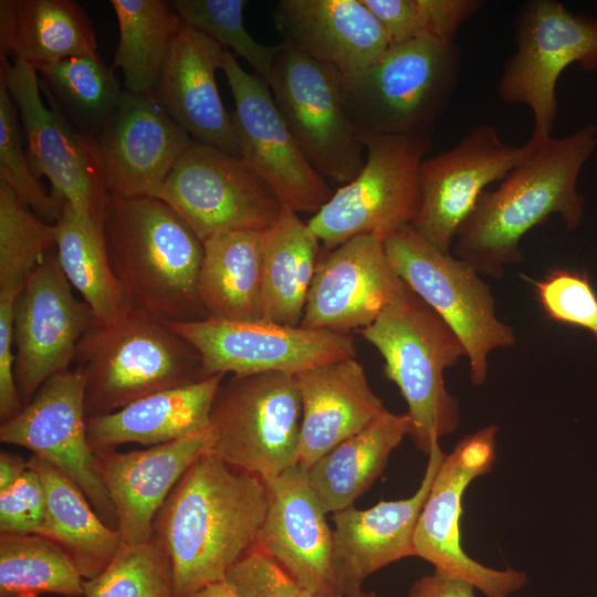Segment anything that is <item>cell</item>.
Instances as JSON below:
<instances>
[{
  "label": "cell",
  "mask_w": 597,
  "mask_h": 597,
  "mask_svg": "<svg viewBox=\"0 0 597 597\" xmlns=\"http://www.w3.org/2000/svg\"><path fill=\"white\" fill-rule=\"evenodd\" d=\"M266 510L263 479L202 452L153 524V536L170 561L176 597H190L226 580L231 567L256 545Z\"/></svg>",
  "instance_id": "obj_1"
},
{
  "label": "cell",
  "mask_w": 597,
  "mask_h": 597,
  "mask_svg": "<svg viewBox=\"0 0 597 597\" xmlns=\"http://www.w3.org/2000/svg\"><path fill=\"white\" fill-rule=\"evenodd\" d=\"M494 190H485L459 230L454 255L481 275L500 276L522 259L520 243L534 227L558 214L568 229L583 219L578 177L597 148V126L564 137L534 136Z\"/></svg>",
  "instance_id": "obj_2"
},
{
  "label": "cell",
  "mask_w": 597,
  "mask_h": 597,
  "mask_svg": "<svg viewBox=\"0 0 597 597\" xmlns=\"http://www.w3.org/2000/svg\"><path fill=\"white\" fill-rule=\"evenodd\" d=\"M103 227L133 307L165 323L207 317L198 296L203 243L169 205L157 197L111 196Z\"/></svg>",
  "instance_id": "obj_3"
},
{
  "label": "cell",
  "mask_w": 597,
  "mask_h": 597,
  "mask_svg": "<svg viewBox=\"0 0 597 597\" xmlns=\"http://www.w3.org/2000/svg\"><path fill=\"white\" fill-rule=\"evenodd\" d=\"M74 363L85 380L87 417L205 378L196 348L135 307L114 323L94 324L78 342Z\"/></svg>",
  "instance_id": "obj_4"
},
{
  "label": "cell",
  "mask_w": 597,
  "mask_h": 597,
  "mask_svg": "<svg viewBox=\"0 0 597 597\" xmlns=\"http://www.w3.org/2000/svg\"><path fill=\"white\" fill-rule=\"evenodd\" d=\"M384 358V374L404 397L410 438L429 454L460 425V406L446 388L444 371L465 357L453 331L407 290L369 326L359 331Z\"/></svg>",
  "instance_id": "obj_5"
},
{
  "label": "cell",
  "mask_w": 597,
  "mask_h": 597,
  "mask_svg": "<svg viewBox=\"0 0 597 597\" xmlns=\"http://www.w3.org/2000/svg\"><path fill=\"white\" fill-rule=\"evenodd\" d=\"M460 60L454 42L427 36L390 45L368 69L343 76L346 109L359 135L431 132L450 102Z\"/></svg>",
  "instance_id": "obj_6"
},
{
  "label": "cell",
  "mask_w": 597,
  "mask_h": 597,
  "mask_svg": "<svg viewBox=\"0 0 597 597\" xmlns=\"http://www.w3.org/2000/svg\"><path fill=\"white\" fill-rule=\"evenodd\" d=\"M365 163L307 221L325 249L358 237L385 240L411 226L420 206V167L431 132L364 135Z\"/></svg>",
  "instance_id": "obj_7"
},
{
  "label": "cell",
  "mask_w": 597,
  "mask_h": 597,
  "mask_svg": "<svg viewBox=\"0 0 597 597\" xmlns=\"http://www.w3.org/2000/svg\"><path fill=\"white\" fill-rule=\"evenodd\" d=\"M387 258L406 286L461 341L470 380L484 384L489 356L516 343L514 329L496 313L490 285L468 262L441 252L407 226L384 240Z\"/></svg>",
  "instance_id": "obj_8"
},
{
  "label": "cell",
  "mask_w": 597,
  "mask_h": 597,
  "mask_svg": "<svg viewBox=\"0 0 597 597\" xmlns=\"http://www.w3.org/2000/svg\"><path fill=\"white\" fill-rule=\"evenodd\" d=\"M301 421L294 374L232 375L212 404L208 451L263 480L276 476L298 464Z\"/></svg>",
  "instance_id": "obj_9"
},
{
  "label": "cell",
  "mask_w": 597,
  "mask_h": 597,
  "mask_svg": "<svg viewBox=\"0 0 597 597\" xmlns=\"http://www.w3.org/2000/svg\"><path fill=\"white\" fill-rule=\"evenodd\" d=\"M266 83L312 167L328 182H349L366 155L346 109L343 74L283 41Z\"/></svg>",
  "instance_id": "obj_10"
},
{
  "label": "cell",
  "mask_w": 597,
  "mask_h": 597,
  "mask_svg": "<svg viewBox=\"0 0 597 597\" xmlns=\"http://www.w3.org/2000/svg\"><path fill=\"white\" fill-rule=\"evenodd\" d=\"M515 41L498 95L532 111V135H552L558 112L556 85L563 71L572 64L597 71V17L574 13L559 1L531 0L517 15Z\"/></svg>",
  "instance_id": "obj_11"
},
{
  "label": "cell",
  "mask_w": 597,
  "mask_h": 597,
  "mask_svg": "<svg viewBox=\"0 0 597 597\" xmlns=\"http://www.w3.org/2000/svg\"><path fill=\"white\" fill-rule=\"evenodd\" d=\"M157 198L169 205L202 242L220 231L263 232L285 207L242 157L195 140Z\"/></svg>",
  "instance_id": "obj_12"
},
{
  "label": "cell",
  "mask_w": 597,
  "mask_h": 597,
  "mask_svg": "<svg viewBox=\"0 0 597 597\" xmlns=\"http://www.w3.org/2000/svg\"><path fill=\"white\" fill-rule=\"evenodd\" d=\"M0 82L18 109L34 176L50 181L54 198L103 222L111 196L93 139L75 129L52 102L44 104L34 66L1 59Z\"/></svg>",
  "instance_id": "obj_13"
},
{
  "label": "cell",
  "mask_w": 597,
  "mask_h": 597,
  "mask_svg": "<svg viewBox=\"0 0 597 597\" xmlns=\"http://www.w3.org/2000/svg\"><path fill=\"white\" fill-rule=\"evenodd\" d=\"M496 434V426H486L444 454L417 522L415 547L434 570L467 580L485 597H509L526 585L527 575L480 564L463 551L460 534L463 494L474 479L492 469Z\"/></svg>",
  "instance_id": "obj_14"
},
{
  "label": "cell",
  "mask_w": 597,
  "mask_h": 597,
  "mask_svg": "<svg viewBox=\"0 0 597 597\" xmlns=\"http://www.w3.org/2000/svg\"><path fill=\"white\" fill-rule=\"evenodd\" d=\"M167 324L199 353L205 378L217 374H295L313 366L355 358L357 354L350 334L268 321L206 317Z\"/></svg>",
  "instance_id": "obj_15"
},
{
  "label": "cell",
  "mask_w": 597,
  "mask_h": 597,
  "mask_svg": "<svg viewBox=\"0 0 597 597\" xmlns=\"http://www.w3.org/2000/svg\"><path fill=\"white\" fill-rule=\"evenodd\" d=\"M221 71L234 101L231 115L240 156L270 185L283 206L296 213L315 214L334 191L303 155L268 83L247 72L229 50Z\"/></svg>",
  "instance_id": "obj_16"
},
{
  "label": "cell",
  "mask_w": 597,
  "mask_h": 597,
  "mask_svg": "<svg viewBox=\"0 0 597 597\" xmlns=\"http://www.w3.org/2000/svg\"><path fill=\"white\" fill-rule=\"evenodd\" d=\"M96 323L74 296L54 244L14 303V378L23 406L49 378L70 369L78 342Z\"/></svg>",
  "instance_id": "obj_17"
},
{
  "label": "cell",
  "mask_w": 597,
  "mask_h": 597,
  "mask_svg": "<svg viewBox=\"0 0 597 597\" xmlns=\"http://www.w3.org/2000/svg\"><path fill=\"white\" fill-rule=\"evenodd\" d=\"M85 380L77 369L49 378L20 412L0 426L3 443L29 449L67 475L102 520L117 530V517L97 471L87 438Z\"/></svg>",
  "instance_id": "obj_18"
},
{
  "label": "cell",
  "mask_w": 597,
  "mask_h": 597,
  "mask_svg": "<svg viewBox=\"0 0 597 597\" xmlns=\"http://www.w3.org/2000/svg\"><path fill=\"white\" fill-rule=\"evenodd\" d=\"M522 151V146L506 144L494 126L480 124L449 150L425 158L412 228L432 247L449 253L481 195L509 174Z\"/></svg>",
  "instance_id": "obj_19"
},
{
  "label": "cell",
  "mask_w": 597,
  "mask_h": 597,
  "mask_svg": "<svg viewBox=\"0 0 597 597\" xmlns=\"http://www.w3.org/2000/svg\"><path fill=\"white\" fill-rule=\"evenodd\" d=\"M105 187L113 197H157L193 139L151 93L124 90L119 105L92 138Z\"/></svg>",
  "instance_id": "obj_20"
},
{
  "label": "cell",
  "mask_w": 597,
  "mask_h": 597,
  "mask_svg": "<svg viewBox=\"0 0 597 597\" xmlns=\"http://www.w3.org/2000/svg\"><path fill=\"white\" fill-rule=\"evenodd\" d=\"M406 290L383 239L352 238L320 254L300 326L338 334L362 331Z\"/></svg>",
  "instance_id": "obj_21"
},
{
  "label": "cell",
  "mask_w": 597,
  "mask_h": 597,
  "mask_svg": "<svg viewBox=\"0 0 597 597\" xmlns=\"http://www.w3.org/2000/svg\"><path fill=\"white\" fill-rule=\"evenodd\" d=\"M444 452L436 443L423 478L409 498L380 501L359 510L354 505L333 514V568L342 597H376L363 584L380 568L417 556L415 532Z\"/></svg>",
  "instance_id": "obj_22"
},
{
  "label": "cell",
  "mask_w": 597,
  "mask_h": 597,
  "mask_svg": "<svg viewBox=\"0 0 597 597\" xmlns=\"http://www.w3.org/2000/svg\"><path fill=\"white\" fill-rule=\"evenodd\" d=\"M268 510L256 546L320 597H342L333 568V530L306 470L296 464L263 480Z\"/></svg>",
  "instance_id": "obj_23"
},
{
  "label": "cell",
  "mask_w": 597,
  "mask_h": 597,
  "mask_svg": "<svg viewBox=\"0 0 597 597\" xmlns=\"http://www.w3.org/2000/svg\"><path fill=\"white\" fill-rule=\"evenodd\" d=\"M210 447L209 430L144 450H96L97 471L117 517L123 544L147 542L165 500L191 463Z\"/></svg>",
  "instance_id": "obj_24"
},
{
  "label": "cell",
  "mask_w": 597,
  "mask_h": 597,
  "mask_svg": "<svg viewBox=\"0 0 597 597\" xmlns=\"http://www.w3.org/2000/svg\"><path fill=\"white\" fill-rule=\"evenodd\" d=\"M224 52L182 22L151 94L195 142L240 156L232 115L222 103L216 81Z\"/></svg>",
  "instance_id": "obj_25"
},
{
  "label": "cell",
  "mask_w": 597,
  "mask_h": 597,
  "mask_svg": "<svg viewBox=\"0 0 597 597\" xmlns=\"http://www.w3.org/2000/svg\"><path fill=\"white\" fill-rule=\"evenodd\" d=\"M294 377L302 401L297 461L304 469L388 411L356 357L313 366Z\"/></svg>",
  "instance_id": "obj_26"
},
{
  "label": "cell",
  "mask_w": 597,
  "mask_h": 597,
  "mask_svg": "<svg viewBox=\"0 0 597 597\" xmlns=\"http://www.w3.org/2000/svg\"><path fill=\"white\" fill-rule=\"evenodd\" d=\"M273 20L284 41L343 76L368 69L390 46L362 0H281Z\"/></svg>",
  "instance_id": "obj_27"
},
{
  "label": "cell",
  "mask_w": 597,
  "mask_h": 597,
  "mask_svg": "<svg viewBox=\"0 0 597 597\" xmlns=\"http://www.w3.org/2000/svg\"><path fill=\"white\" fill-rule=\"evenodd\" d=\"M226 375L143 397L113 412L86 418L94 451L125 443H169L209 428L212 404Z\"/></svg>",
  "instance_id": "obj_28"
},
{
  "label": "cell",
  "mask_w": 597,
  "mask_h": 597,
  "mask_svg": "<svg viewBox=\"0 0 597 597\" xmlns=\"http://www.w3.org/2000/svg\"><path fill=\"white\" fill-rule=\"evenodd\" d=\"M96 50L94 27L77 2L0 1V60L11 56L38 69Z\"/></svg>",
  "instance_id": "obj_29"
},
{
  "label": "cell",
  "mask_w": 597,
  "mask_h": 597,
  "mask_svg": "<svg viewBox=\"0 0 597 597\" xmlns=\"http://www.w3.org/2000/svg\"><path fill=\"white\" fill-rule=\"evenodd\" d=\"M28 463L45 491V514L36 534L57 544L84 579L94 578L122 546L119 532L102 520L83 491L56 467L36 455Z\"/></svg>",
  "instance_id": "obj_30"
},
{
  "label": "cell",
  "mask_w": 597,
  "mask_h": 597,
  "mask_svg": "<svg viewBox=\"0 0 597 597\" xmlns=\"http://www.w3.org/2000/svg\"><path fill=\"white\" fill-rule=\"evenodd\" d=\"M202 243L198 296L207 317L263 321L262 232L220 231Z\"/></svg>",
  "instance_id": "obj_31"
},
{
  "label": "cell",
  "mask_w": 597,
  "mask_h": 597,
  "mask_svg": "<svg viewBox=\"0 0 597 597\" xmlns=\"http://www.w3.org/2000/svg\"><path fill=\"white\" fill-rule=\"evenodd\" d=\"M406 413L387 411L362 432L343 441L306 470L326 513L353 506L381 475L390 454L410 434Z\"/></svg>",
  "instance_id": "obj_32"
},
{
  "label": "cell",
  "mask_w": 597,
  "mask_h": 597,
  "mask_svg": "<svg viewBox=\"0 0 597 597\" xmlns=\"http://www.w3.org/2000/svg\"><path fill=\"white\" fill-rule=\"evenodd\" d=\"M262 245L263 321L300 326L321 242L298 213L284 207L262 232Z\"/></svg>",
  "instance_id": "obj_33"
},
{
  "label": "cell",
  "mask_w": 597,
  "mask_h": 597,
  "mask_svg": "<svg viewBox=\"0 0 597 597\" xmlns=\"http://www.w3.org/2000/svg\"><path fill=\"white\" fill-rule=\"evenodd\" d=\"M54 229L61 270L90 306L97 324L123 317L133 306L112 266L103 222L64 202Z\"/></svg>",
  "instance_id": "obj_34"
},
{
  "label": "cell",
  "mask_w": 597,
  "mask_h": 597,
  "mask_svg": "<svg viewBox=\"0 0 597 597\" xmlns=\"http://www.w3.org/2000/svg\"><path fill=\"white\" fill-rule=\"evenodd\" d=\"M118 25L112 67L119 69L125 91L153 93L182 21L171 1L111 0Z\"/></svg>",
  "instance_id": "obj_35"
},
{
  "label": "cell",
  "mask_w": 597,
  "mask_h": 597,
  "mask_svg": "<svg viewBox=\"0 0 597 597\" xmlns=\"http://www.w3.org/2000/svg\"><path fill=\"white\" fill-rule=\"evenodd\" d=\"M36 71L45 100L90 138L103 128L124 93L113 67L97 54L67 57Z\"/></svg>",
  "instance_id": "obj_36"
},
{
  "label": "cell",
  "mask_w": 597,
  "mask_h": 597,
  "mask_svg": "<svg viewBox=\"0 0 597 597\" xmlns=\"http://www.w3.org/2000/svg\"><path fill=\"white\" fill-rule=\"evenodd\" d=\"M84 582L70 556L51 540L0 535V597H81Z\"/></svg>",
  "instance_id": "obj_37"
},
{
  "label": "cell",
  "mask_w": 597,
  "mask_h": 597,
  "mask_svg": "<svg viewBox=\"0 0 597 597\" xmlns=\"http://www.w3.org/2000/svg\"><path fill=\"white\" fill-rule=\"evenodd\" d=\"M55 229L0 180V296L18 297L54 247Z\"/></svg>",
  "instance_id": "obj_38"
},
{
  "label": "cell",
  "mask_w": 597,
  "mask_h": 597,
  "mask_svg": "<svg viewBox=\"0 0 597 597\" xmlns=\"http://www.w3.org/2000/svg\"><path fill=\"white\" fill-rule=\"evenodd\" d=\"M84 597H176L169 557L151 536L122 544L106 568L84 582Z\"/></svg>",
  "instance_id": "obj_39"
},
{
  "label": "cell",
  "mask_w": 597,
  "mask_h": 597,
  "mask_svg": "<svg viewBox=\"0 0 597 597\" xmlns=\"http://www.w3.org/2000/svg\"><path fill=\"white\" fill-rule=\"evenodd\" d=\"M181 21L212 41L244 59L254 74L269 80L280 44L265 45L256 41L243 21L244 0H174Z\"/></svg>",
  "instance_id": "obj_40"
},
{
  "label": "cell",
  "mask_w": 597,
  "mask_h": 597,
  "mask_svg": "<svg viewBox=\"0 0 597 597\" xmlns=\"http://www.w3.org/2000/svg\"><path fill=\"white\" fill-rule=\"evenodd\" d=\"M21 128L18 109L0 82V180L38 217L54 224L64 202L48 192L34 176L23 149Z\"/></svg>",
  "instance_id": "obj_41"
},
{
  "label": "cell",
  "mask_w": 597,
  "mask_h": 597,
  "mask_svg": "<svg viewBox=\"0 0 597 597\" xmlns=\"http://www.w3.org/2000/svg\"><path fill=\"white\" fill-rule=\"evenodd\" d=\"M531 282L547 318L582 327L597 338V294L585 273L555 269Z\"/></svg>",
  "instance_id": "obj_42"
},
{
  "label": "cell",
  "mask_w": 597,
  "mask_h": 597,
  "mask_svg": "<svg viewBox=\"0 0 597 597\" xmlns=\"http://www.w3.org/2000/svg\"><path fill=\"white\" fill-rule=\"evenodd\" d=\"M226 582L241 597H320L256 545L231 567Z\"/></svg>",
  "instance_id": "obj_43"
},
{
  "label": "cell",
  "mask_w": 597,
  "mask_h": 597,
  "mask_svg": "<svg viewBox=\"0 0 597 597\" xmlns=\"http://www.w3.org/2000/svg\"><path fill=\"white\" fill-rule=\"evenodd\" d=\"M45 514V491L38 472L28 468L0 490L1 535L36 534Z\"/></svg>",
  "instance_id": "obj_44"
},
{
  "label": "cell",
  "mask_w": 597,
  "mask_h": 597,
  "mask_svg": "<svg viewBox=\"0 0 597 597\" xmlns=\"http://www.w3.org/2000/svg\"><path fill=\"white\" fill-rule=\"evenodd\" d=\"M362 1L383 27L390 45L430 36L425 0Z\"/></svg>",
  "instance_id": "obj_45"
},
{
  "label": "cell",
  "mask_w": 597,
  "mask_h": 597,
  "mask_svg": "<svg viewBox=\"0 0 597 597\" xmlns=\"http://www.w3.org/2000/svg\"><path fill=\"white\" fill-rule=\"evenodd\" d=\"M15 297L0 296V419L6 422L22 409L14 378L13 312Z\"/></svg>",
  "instance_id": "obj_46"
},
{
  "label": "cell",
  "mask_w": 597,
  "mask_h": 597,
  "mask_svg": "<svg viewBox=\"0 0 597 597\" xmlns=\"http://www.w3.org/2000/svg\"><path fill=\"white\" fill-rule=\"evenodd\" d=\"M474 589L467 580L434 570L416 580L407 597H475Z\"/></svg>",
  "instance_id": "obj_47"
},
{
  "label": "cell",
  "mask_w": 597,
  "mask_h": 597,
  "mask_svg": "<svg viewBox=\"0 0 597 597\" xmlns=\"http://www.w3.org/2000/svg\"><path fill=\"white\" fill-rule=\"evenodd\" d=\"M28 460L21 457L1 451L0 453V490L10 485L25 469Z\"/></svg>",
  "instance_id": "obj_48"
},
{
  "label": "cell",
  "mask_w": 597,
  "mask_h": 597,
  "mask_svg": "<svg viewBox=\"0 0 597 597\" xmlns=\"http://www.w3.org/2000/svg\"><path fill=\"white\" fill-rule=\"evenodd\" d=\"M190 597H241L226 580L212 584Z\"/></svg>",
  "instance_id": "obj_49"
}]
</instances>
